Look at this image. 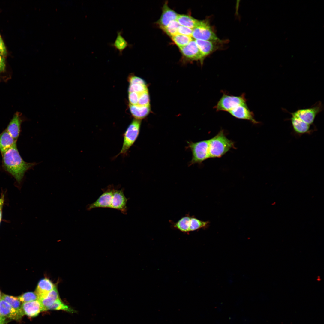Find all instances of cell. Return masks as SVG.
<instances>
[{
  "instance_id": "36",
  "label": "cell",
  "mask_w": 324,
  "mask_h": 324,
  "mask_svg": "<svg viewBox=\"0 0 324 324\" xmlns=\"http://www.w3.org/2000/svg\"><path fill=\"white\" fill-rule=\"evenodd\" d=\"M5 66L4 57L0 55V73L4 71Z\"/></svg>"
},
{
  "instance_id": "13",
  "label": "cell",
  "mask_w": 324,
  "mask_h": 324,
  "mask_svg": "<svg viewBox=\"0 0 324 324\" xmlns=\"http://www.w3.org/2000/svg\"><path fill=\"white\" fill-rule=\"evenodd\" d=\"M0 314L4 317L17 321H20L24 316L2 298L0 301Z\"/></svg>"
},
{
  "instance_id": "6",
  "label": "cell",
  "mask_w": 324,
  "mask_h": 324,
  "mask_svg": "<svg viewBox=\"0 0 324 324\" xmlns=\"http://www.w3.org/2000/svg\"><path fill=\"white\" fill-rule=\"evenodd\" d=\"M323 109L321 102L318 101L310 108L300 109L293 112H290L285 109L283 110L296 116L304 122L311 126L313 124L316 116Z\"/></svg>"
},
{
  "instance_id": "40",
  "label": "cell",
  "mask_w": 324,
  "mask_h": 324,
  "mask_svg": "<svg viewBox=\"0 0 324 324\" xmlns=\"http://www.w3.org/2000/svg\"><path fill=\"white\" fill-rule=\"evenodd\" d=\"M2 294H1V291L0 290V300H1V298H2Z\"/></svg>"
},
{
  "instance_id": "14",
  "label": "cell",
  "mask_w": 324,
  "mask_h": 324,
  "mask_svg": "<svg viewBox=\"0 0 324 324\" xmlns=\"http://www.w3.org/2000/svg\"><path fill=\"white\" fill-rule=\"evenodd\" d=\"M55 286L49 279L45 278L41 280L36 287L35 292L37 294L38 300L46 297Z\"/></svg>"
},
{
  "instance_id": "31",
  "label": "cell",
  "mask_w": 324,
  "mask_h": 324,
  "mask_svg": "<svg viewBox=\"0 0 324 324\" xmlns=\"http://www.w3.org/2000/svg\"><path fill=\"white\" fill-rule=\"evenodd\" d=\"M22 303H25L38 300V297L35 292H26L18 297Z\"/></svg>"
},
{
  "instance_id": "15",
  "label": "cell",
  "mask_w": 324,
  "mask_h": 324,
  "mask_svg": "<svg viewBox=\"0 0 324 324\" xmlns=\"http://www.w3.org/2000/svg\"><path fill=\"white\" fill-rule=\"evenodd\" d=\"M21 123L22 119L20 113L16 112L14 115L6 129L16 141L20 132Z\"/></svg>"
},
{
  "instance_id": "30",
  "label": "cell",
  "mask_w": 324,
  "mask_h": 324,
  "mask_svg": "<svg viewBox=\"0 0 324 324\" xmlns=\"http://www.w3.org/2000/svg\"><path fill=\"white\" fill-rule=\"evenodd\" d=\"M180 25L177 20L172 21L162 30L171 38L178 34V28Z\"/></svg>"
},
{
  "instance_id": "8",
  "label": "cell",
  "mask_w": 324,
  "mask_h": 324,
  "mask_svg": "<svg viewBox=\"0 0 324 324\" xmlns=\"http://www.w3.org/2000/svg\"><path fill=\"white\" fill-rule=\"evenodd\" d=\"M116 188L113 185H110L102 189L103 194L95 201L87 206V210L98 208H111L113 193Z\"/></svg>"
},
{
  "instance_id": "37",
  "label": "cell",
  "mask_w": 324,
  "mask_h": 324,
  "mask_svg": "<svg viewBox=\"0 0 324 324\" xmlns=\"http://www.w3.org/2000/svg\"><path fill=\"white\" fill-rule=\"evenodd\" d=\"M7 323V321L6 320V318H4L1 320H0V324H6Z\"/></svg>"
},
{
  "instance_id": "29",
  "label": "cell",
  "mask_w": 324,
  "mask_h": 324,
  "mask_svg": "<svg viewBox=\"0 0 324 324\" xmlns=\"http://www.w3.org/2000/svg\"><path fill=\"white\" fill-rule=\"evenodd\" d=\"M49 310H62L73 313L75 312L74 310L65 304L60 298L57 300L48 309Z\"/></svg>"
},
{
  "instance_id": "11",
  "label": "cell",
  "mask_w": 324,
  "mask_h": 324,
  "mask_svg": "<svg viewBox=\"0 0 324 324\" xmlns=\"http://www.w3.org/2000/svg\"><path fill=\"white\" fill-rule=\"evenodd\" d=\"M178 15L175 11L169 8L168 2H165L163 7L161 16L157 22V24L163 29L170 22L176 20Z\"/></svg>"
},
{
  "instance_id": "22",
  "label": "cell",
  "mask_w": 324,
  "mask_h": 324,
  "mask_svg": "<svg viewBox=\"0 0 324 324\" xmlns=\"http://www.w3.org/2000/svg\"><path fill=\"white\" fill-rule=\"evenodd\" d=\"M196 42L205 58L216 49L217 43L209 40H195Z\"/></svg>"
},
{
  "instance_id": "7",
  "label": "cell",
  "mask_w": 324,
  "mask_h": 324,
  "mask_svg": "<svg viewBox=\"0 0 324 324\" xmlns=\"http://www.w3.org/2000/svg\"><path fill=\"white\" fill-rule=\"evenodd\" d=\"M240 105H247L244 94L239 96H234L224 93L215 106V108L217 111L229 112Z\"/></svg>"
},
{
  "instance_id": "20",
  "label": "cell",
  "mask_w": 324,
  "mask_h": 324,
  "mask_svg": "<svg viewBox=\"0 0 324 324\" xmlns=\"http://www.w3.org/2000/svg\"><path fill=\"white\" fill-rule=\"evenodd\" d=\"M123 30L117 32V36L115 41L109 44V45L119 51V55H122L123 51L127 47L132 48L133 45L129 44L122 36Z\"/></svg>"
},
{
  "instance_id": "4",
  "label": "cell",
  "mask_w": 324,
  "mask_h": 324,
  "mask_svg": "<svg viewBox=\"0 0 324 324\" xmlns=\"http://www.w3.org/2000/svg\"><path fill=\"white\" fill-rule=\"evenodd\" d=\"M141 121L134 119L129 124L123 134V142L122 147L118 155L127 154L129 149L134 144L139 134Z\"/></svg>"
},
{
  "instance_id": "16",
  "label": "cell",
  "mask_w": 324,
  "mask_h": 324,
  "mask_svg": "<svg viewBox=\"0 0 324 324\" xmlns=\"http://www.w3.org/2000/svg\"><path fill=\"white\" fill-rule=\"evenodd\" d=\"M289 113L291 115V117L289 119L291 121L293 129L295 133L298 135H302L309 134L311 132V125L304 122L296 116Z\"/></svg>"
},
{
  "instance_id": "10",
  "label": "cell",
  "mask_w": 324,
  "mask_h": 324,
  "mask_svg": "<svg viewBox=\"0 0 324 324\" xmlns=\"http://www.w3.org/2000/svg\"><path fill=\"white\" fill-rule=\"evenodd\" d=\"M124 190L122 188L115 190L113 196L111 208L120 211L122 214H127V204L129 199L127 198L124 194Z\"/></svg>"
},
{
  "instance_id": "21",
  "label": "cell",
  "mask_w": 324,
  "mask_h": 324,
  "mask_svg": "<svg viewBox=\"0 0 324 324\" xmlns=\"http://www.w3.org/2000/svg\"><path fill=\"white\" fill-rule=\"evenodd\" d=\"M59 298L58 293L55 286L46 297L38 300L41 305L42 312L48 310V308Z\"/></svg>"
},
{
  "instance_id": "19",
  "label": "cell",
  "mask_w": 324,
  "mask_h": 324,
  "mask_svg": "<svg viewBox=\"0 0 324 324\" xmlns=\"http://www.w3.org/2000/svg\"><path fill=\"white\" fill-rule=\"evenodd\" d=\"M16 142L6 129L4 130L0 134V152L2 154L12 147Z\"/></svg>"
},
{
  "instance_id": "1",
  "label": "cell",
  "mask_w": 324,
  "mask_h": 324,
  "mask_svg": "<svg viewBox=\"0 0 324 324\" xmlns=\"http://www.w3.org/2000/svg\"><path fill=\"white\" fill-rule=\"evenodd\" d=\"M2 166L19 182L23 178L25 172L37 164L25 162L21 157L17 148L16 143L2 154Z\"/></svg>"
},
{
  "instance_id": "32",
  "label": "cell",
  "mask_w": 324,
  "mask_h": 324,
  "mask_svg": "<svg viewBox=\"0 0 324 324\" xmlns=\"http://www.w3.org/2000/svg\"><path fill=\"white\" fill-rule=\"evenodd\" d=\"M150 99L148 91L140 93L137 104L140 106L150 105Z\"/></svg>"
},
{
  "instance_id": "18",
  "label": "cell",
  "mask_w": 324,
  "mask_h": 324,
  "mask_svg": "<svg viewBox=\"0 0 324 324\" xmlns=\"http://www.w3.org/2000/svg\"><path fill=\"white\" fill-rule=\"evenodd\" d=\"M129 86L128 92L140 93L148 90L145 82L141 78L137 76H131L129 79Z\"/></svg>"
},
{
  "instance_id": "41",
  "label": "cell",
  "mask_w": 324,
  "mask_h": 324,
  "mask_svg": "<svg viewBox=\"0 0 324 324\" xmlns=\"http://www.w3.org/2000/svg\"><path fill=\"white\" fill-rule=\"evenodd\" d=\"M1 38V35H0V38Z\"/></svg>"
},
{
  "instance_id": "26",
  "label": "cell",
  "mask_w": 324,
  "mask_h": 324,
  "mask_svg": "<svg viewBox=\"0 0 324 324\" xmlns=\"http://www.w3.org/2000/svg\"><path fill=\"white\" fill-rule=\"evenodd\" d=\"M2 298L15 310L24 315L22 310V303L19 300L18 297L3 294H2Z\"/></svg>"
},
{
  "instance_id": "17",
  "label": "cell",
  "mask_w": 324,
  "mask_h": 324,
  "mask_svg": "<svg viewBox=\"0 0 324 324\" xmlns=\"http://www.w3.org/2000/svg\"><path fill=\"white\" fill-rule=\"evenodd\" d=\"M22 310L24 315L31 318L37 316L42 312L41 305L38 300L22 303Z\"/></svg>"
},
{
  "instance_id": "27",
  "label": "cell",
  "mask_w": 324,
  "mask_h": 324,
  "mask_svg": "<svg viewBox=\"0 0 324 324\" xmlns=\"http://www.w3.org/2000/svg\"><path fill=\"white\" fill-rule=\"evenodd\" d=\"M210 222L208 221H204L200 220L191 216L190 221L189 232L199 230L201 229L206 228L208 227Z\"/></svg>"
},
{
  "instance_id": "3",
  "label": "cell",
  "mask_w": 324,
  "mask_h": 324,
  "mask_svg": "<svg viewBox=\"0 0 324 324\" xmlns=\"http://www.w3.org/2000/svg\"><path fill=\"white\" fill-rule=\"evenodd\" d=\"M192 37L195 40H209L217 43L222 42L213 31L209 22L206 20H199L193 29Z\"/></svg>"
},
{
  "instance_id": "12",
  "label": "cell",
  "mask_w": 324,
  "mask_h": 324,
  "mask_svg": "<svg viewBox=\"0 0 324 324\" xmlns=\"http://www.w3.org/2000/svg\"><path fill=\"white\" fill-rule=\"evenodd\" d=\"M230 114L238 118L249 120L254 124L259 122L255 119L254 115L248 108L247 105H240L229 112Z\"/></svg>"
},
{
  "instance_id": "35",
  "label": "cell",
  "mask_w": 324,
  "mask_h": 324,
  "mask_svg": "<svg viewBox=\"0 0 324 324\" xmlns=\"http://www.w3.org/2000/svg\"><path fill=\"white\" fill-rule=\"evenodd\" d=\"M6 49L2 38H0V55L5 57L7 56Z\"/></svg>"
},
{
  "instance_id": "28",
  "label": "cell",
  "mask_w": 324,
  "mask_h": 324,
  "mask_svg": "<svg viewBox=\"0 0 324 324\" xmlns=\"http://www.w3.org/2000/svg\"><path fill=\"white\" fill-rule=\"evenodd\" d=\"M171 38L179 48L186 46L193 39L191 37L180 34H177Z\"/></svg>"
},
{
  "instance_id": "2",
  "label": "cell",
  "mask_w": 324,
  "mask_h": 324,
  "mask_svg": "<svg viewBox=\"0 0 324 324\" xmlns=\"http://www.w3.org/2000/svg\"><path fill=\"white\" fill-rule=\"evenodd\" d=\"M208 140L209 158H220L234 148V142L227 137L223 130Z\"/></svg>"
},
{
  "instance_id": "25",
  "label": "cell",
  "mask_w": 324,
  "mask_h": 324,
  "mask_svg": "<svg viewBox=\"0 0 324 324\" xmlns=\"http://www.w3.org/2000/svg\"><path fill=\"white\" fill-rule=\"evenodd\" d=\"M176 20L180 25L193 29L196 26L199 21L189 15L185 14L178 15Z\"/></svg>"
},
{
  "instance_id": "33",
  "label": "cell",
  "mask_w": 324,
  "mask_h": 324,
  "mask_svg": "<svg viewBox=\"0 0 324 324\" xmlns=\"http://www.w3.org/2000/svg\"><path fill=\"white\" fill-rule=\"evenodd\" d=\"M193 29L188 27L180 25L178 29V34L188 36L192 37Z\"/></svg>"
},
{
  "instance_id": "34",
  "label": "cell",
  "mask_w": 324,
  "mask_h": 324,
  "mask_svg": "<svg viewBox=\"0 0 324 324\" xmlns=\"http://www.w3.org/2000/svg\"><path fill=\"white\" fill-rule=\"evenodd\" d=\"M140 94L135 92H129L128 99L130 104L133 105L137 104Z\"/></svg>"
},
{
  "instance_id": "23",
  "label": "cell",
  "mask_w": 324,
  "mask_h": 324,
  "mask_svg": "<svg viewBox=\"0 0 324 324\" xmlns=\"http://www.w3.org/2000/svg\"><path fill=\"white\" fill-rule=\"evenodd\" d=\"M129 108L132 115L135 119L140 120L146 117L150 110V105L140 106L130 104Z\"/></svg>"
},
{
  "instance_id": "5",
  "label": "cell",
  "mask_w": 324,
  "mask_h": 324,
  "mask_svg": "<svg viewBox=\"0 0 324 324\" xmlns=\"http://www.w3.org/2000/svg\"><path fill=\"white\" fill-rule=\"evenodd\" d=\"M188 147L191 150L192 154L190 165L201 164L209 158L208 140L196 142H188Z\"/></svg>"
},
{
  "instance_id": "39",
  "label": "cell",
  "mask_w": 324,
  "mask_h": 324,
  "mask_svg": "<svg viewBox=\"0 0 324 324\" xmlns=\"http://www.w3.org/2000/svg\"><path fill=\"white\" fill-rule=\"evenodd\" d=\"M4 318V317H3V316H2V315H1V314H0V320H2V319L3 318Z\"/></svg>"
},
{
  "instance_id": "24",
  "label": "cell",
  "mask_w": 324,
  "mask_h": 324,
  "mask_svg": "<svg viewBox=\"0 0 324 324\" xmlns=\"http://www.w3.org/2000/svg\"><path fill=\"white\" fill-rule=\"evenodd\" d=\"M191 216L187 215L183 217L176 222H172V226L176 229L184 233L189 232L190 221Z\"/></svg>"
},
{
  "instance_id": "9",
  "label": "cell",
  "mask_w": 324,
  "mask_h": 324,
  "mask_svg": "<svg viewBox=\"0 0 324 324\" xmlns=\"http://www.w3.org/2000/svg\"><path fill=\"white\" fill-rule=\"evenodd\" d=\"M181 52L185 58L192 60L200 61L203 62L205 57L199 48L195 39L188 44L179 48Z\"/></svg>"
},
{
  "instance_id": "38",
  "label": "cell",
  "mask_w": 324,
  "mask_h": 324,
  "mask_svg": "<svg viewBox=\"0 0 324 324\" xmlns=\"http://www.w3.org/2000/svg\"><path fill=\"white\" fill-rule=\"evenodd\" d=\"M4 202V196H2L0 198V207L3 206Z\"/></svg>"
}]
</instances>
